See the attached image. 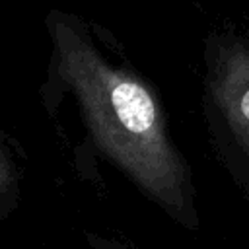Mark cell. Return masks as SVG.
Segmentation results:
<instances>
[{
	"label": "cell",
	"instance_id": "3957f363",
	"mask_svg": "<svg viewBox=\"0 0 249 249\" xmlns=\"http://www.w3.org/2000/svg\"><path fill=\"white\" fill-rule=\"evenodd\" d=\"M21 167L0 130V220H8L21 200Z\"/></svg>",
	"mask_w": 249,
	"mask_h": 249
},
{
	"label": "cell",
	"instance_id": "7a4b0ae2",
	"mask_svg": "<svg viewBox=\"0 0 249 249\" xmlns=\"http://www.w3.org/2000/svg\"><path fill=\"white\" fill-rule=\"evenodd\" d=\"M202 64V119L212 150L249 200V33H208Z\"/></svg>",
	"mask_w": 249,
	"mask_h": 249
},
{
	"label": "cell",
	"instance_id": "277c9868",
	"mask_svg": "<svg viewBox=\"0 0 249 249\" xmlns=\"http://www.w3.org/2000/svg\"><path fill=\"white\" fill-rule=\"evenodd\" d=\"M86 243L88 249H130L126 243L109 235H101L97 231H86Z\"/></svg>",
	"mask_w": 249,
	"mask_h": 249
},
{
	"label": "cell",
	"instance_id": "6da1fadb",
	"mask_svg": "<svg viewBox=\"0 0 249 249\" xmlns=\"http://www.w3.org/2000/svg\"><path fill=\"white\" fill-rule=\"evenodd\" d=\"M49 62L39 97L54 117L72 99L97 156L181 228L200 226L195 183L177 148L156 88L123 54L107 29L80 14L51 8L45 16Z\"/></svg>",
	"mask_w": 249,
	"mask_h": 249
}]
</instances>
